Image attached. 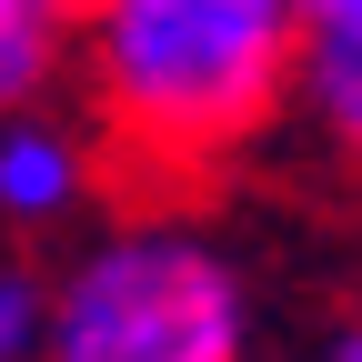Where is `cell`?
Segmentation results:
<instances>
[{"instance_id":"cell-1","label":"cell","mask_w":362,"mask_h":362,"mask_svg":"<svg viewBox=\"0 0 362 362\" xmlns=\"http://www.w3.org/2000/svg\"><path fill=\"white\" fill-rule=\"evenodd\" d=\"M71 71L131 171H221L292 111V0H71Z\"/></svg>"},{"instance_id":"cell-2","label":"cell","mask_w":362,"mask_h":362,"mask_svg":"<svg viewBox=\"0 0 362 362\" xmlns=\"http://www.w3.org/2000/svg\"><path fill=\"white\" fill-rule=\"evenodd\" d=\"M40 362H252V282L221 232L131 211L40 272Z\"/></svg>"},{"instance_id":"cell-3","label":"cell","mask_w":362,"mask_h":362,"mask_svg":"<svg viewBox=\"0 0 362 362\" xmlns=\"http://www.w3.org/2000/svg\"><path fill=\"white\" fill-rule=\"evenodd\" d=\"M90 202H101V141L51 101L0 111V221L11 232H71Z\"/></svg>"},{"instance_id":"cell-4","label":"cell","mask_w":362,"mask_h":362,"mask_svg":"<svg viewBox=\"0 0 362 362\" xmlns=\"http://www.w3.org/2000/svg\"><path fill=\"white\" fill-rule=\"evenodd\" d=\"M292 111L362 171V30H302V71H292Z\"/></svg>"},{"instance_id":"cell-5","label":"cell","mask_w":362,"mask_h":362,"mask_svg":"<svg viewBox=\"0 0 362 362\" xmlns=\"http://www.w3.org/2000/svg\"><path fill=\"white\" fill-rule=\"evenodd\" d=\"M71 71V0H0V111L51 101Z\"/></svg>"},{"instance_id":"cell-6","label":"cell","mask_w":362,"mask_h":362,"mask_svg":"<svg viewBox=\"0 0 362 362\" xmlns=\"http://www.w3.org/2000/svg\"><path fill=\"white\" fill-rule=\"evenodd\" d=\"M0 362H40V272L0 262Z\"/></svg>"},{"instance_id":"cell-7","label":"cell","mask_w":362,"mask_h":362,"mask_svg":"<svg viewBox=\"0 0 362 362\" xmlns=\"http://www.w3.org/2000/svg\"><path fill=\"white\" fill-rule=\"evenodd\" d=\"M302 30H362V0H292Z\"/></svg>"},{"instance_id":"cell-8","label":"cell","mask_w":362,"mask_h":362,"mask_svg":"<svg viewBox=\"0 0 362 362\" xmlns=\"http://www.w3.org/2000/svg\"><path fill=\"white\" fill-rule=\"evenodd\" d=\"M322 362H362V322H342V332L322 342Z\"/></svg>"}]
</instances>
